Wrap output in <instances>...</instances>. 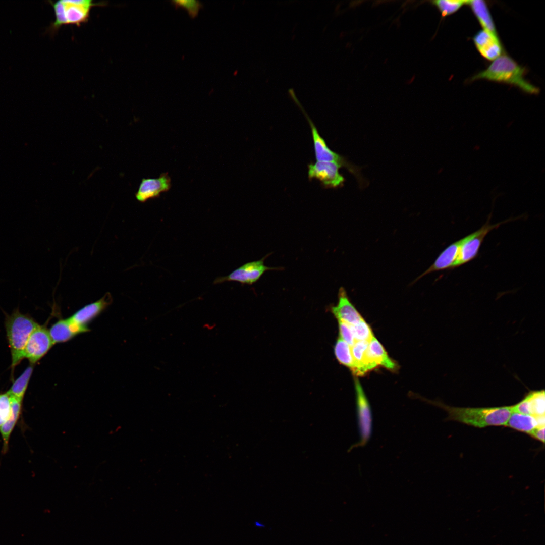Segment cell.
Wrapping results in <instances>:
<instances>
[{"mask_svg":"<svg viewBox=\"0 0 545 545\" xmlns=\"http://www.w3.org/2000/svg\"><path fill=\"white\" fill-rule=\"evenodd\" d=\"M448 413L446 420L456 421L477 428L505 426L512 411L511 406L495 407H457L440 401L425 399Z\"/></svg>","mask_w":545,"mask_h":545,"instance_id":"cell-1","label":"cell"},{"mask_svg":"<svg viewBox=\"0 0 545 545\" xmlns=\"http://www.w3.org/2000/svg\"><path fill=\"white\" fill-rule=\"evenodd\" d=\"M526 69L506 54H502L488 67L472 76L470 81L485 79L504 83L519 88L525 93L537 94L539 89L525 78Z\"/></svg>","mask_w":545,"mask_h":545,"instance_id":"cell-2","label":"cell"},{"mask_svg":"<svg viewBox=\"0 0 545 545\" xmlns=\"http://www.w3.org/2000/svg\"><path fill=\"white\" fill-rule=\"evenodd\" d=\"M39 324L29 315L22 313L18 308L6 316L5 326L11 355V369L24 359V350L32 332Z\"/></svg>","mask_w":545,"mask_h":545,"instance_id":"cell-3","label":"cell"},{"mask_svg":"<svg viewBox=\"0 0 545 545\" xmlns=\"http://www.w3.org/2000/svg\"><path fill=\"white\" fill-rule=\"evenodd\" d=\"M52 6L55 19L46 29L45 33L53 36L63 25H80L88 21L92 8L105 5V2L92 0H59L48 1Z\"/></svg>","mask_w":545,"mask_h":545,"instance_id":"cell-4","label":"cell"},{"mask_svg":"<svg viewBox=\"0 0 545 545\" xmlns=\"http://www.w3.org/2000/svg\"><path fill=\"white\" fill-rule=\"evenodd\" d=\"M490 216L485 223L476 231L461 239L458 257L455 268L468 263L476 258L485 236L493 230L501 225L513 220L508 219L495 224H490Z\"/></svg>","mask_w":545,"mask_h":545,"instance_id":"cell-5","label":"cell"},{"mask_svg":"<svg viewBox=\"0 0 545 545\" xmlns=\"http://www.w3.org/2000/svg\"><path fill=\"white\" fill-rule=\"evenodd\" d=\"M356 395V413L360 436L359 441L352 445L350 450L365 446L372 432L373 416L369 401L358 379L355 380Z\"/></svg>","mask_w":545,"mask_h":545,"instance_id":"cell-6","label":"cell"},{"mask_svg":"<svg viewBox=\"0 0 545 545\" xmlns=\"http://www.w3.org/2000/svg\"><path fill=\"white\" fill-rule=\"evenodd\" d=\"M267 256L259 260L246 263L233 271L226 276L216 278L214 284L223 283L226 281H236L243 284L251 285L257 282L266 271L282 269L279 267H270L264 264V261Z\"/></svg>","mask_w":545,"mask_h":545,"instance_id":"cell-7","label":"cell"},{"mask_svg":"<svg viewBox=\"0 0 545 545\" xmlns=\"http://www.w3.org/2000/svg\"><path fill=\"white\" fill-rule=\"evenodd\" d=\"M53 345L48 329L39 324L27 341L24 350V358L34 364L47 354Z\"/></svg>","mask_w":545,"mask_h":545,"instance_id":"cell-8","label":"cell"},{"mask_svg":"<svg viewBox=\"0 0 545 545\" xmlns=\"http://www.w3.org/2000/svg\"><path fill=\"white\" fill-rule=\"evenodd\" d=\"M303 108L301 107V110L306 117L311 128L316 161L334 162L340 167L346 168L353 174L355 173L354 166H351L343 156L334 152L328 147L325 141L321 136L316 126Z\"/></svg>","mask_w":545,"mask_h":545,"instance_id":"cell-9","label":"cell"},{"mask_svg":"<svg viewBox=\"0 0 545 545\" xmlns=\"http://www.w3.org/2000/svg\"><path fill=\"white\" fill-rule=\"evenodd\" d=\"M341 167L330 162L316 161L308 166V175L310 180H318L326 188H335L342 185L344 177L340 174Z\"/></svg>","mask_w":545,"mask_h":545,"instance_id":"cell-10","label":"cell"},{"mask_svg":"<svg viewBox=\"0 0 545 545\" xmlns=\"http://www.w3.org/2000/svg\"><path fill=\"white\" fill-rule=\"evenodd\" d=\"M171 187V180L168 173H163L157 178H143L135 197L138 201L145 202L159 197L161 193L169 190Z\"/></svg>","mask_w":545,"mask_h":545,"instance_id":"cell-11","label":"cell"},{"mask_svg":"<svg viewBox=\"0 0 545 545\" xmlns=\"http://www.w3.org/2000/svg\"><path fill=\"white\" fill-rule=\"evenodd\" d=\"M472 40L480 54L487 60L493 61L502 54L503 48L499 37L484 30L478 31Z\"/></svg>","mask_w":545,"mask_h":545,"instance_id":"cell-12","label":"cell"},{"mask_svg":"<svg viewBox=\"0 0 545 545\" xmlns=\"http://www.w3.org/2000/svg\"><path fill=\"white\" fill-rule=\"evenodd\" d=\"M511 406L513 412L536 416H544V391H530L520 402Z\"/></svg>","mask_w":545,"mask_h":545,"instance_id":"cell-13","label":"cell"},{"mask_svg":"<svg viewBox=\"0 0 545 545\" xmlns=\"http://www.w3.org/2000/svg\"><path fill=\"white\" fill-rule=\"evenodd\" d=\"M110 293H106L101 298L83 307L69 318L76 324L88 328L87 324L99 315L112 302Z\"/></svg>","mask_w":545,"mask_h":545,"instance_id":"cell-14","label":"cell"},{"mask_svg":"<svg viewBox=\"0 0 545 545\" xmlns=\"http://www.w3.org/2000/svg\"><path fill=\"white\" fill-rule=\"evenodd\" d=\"M338 296V303L336 305L331 307V311L338 320L353 325L363 319L358 310L350 301L344 287L340 288Z\"/></svg>","mask_w":545,"mask_h":545,"instance_id":"cell-15","label":"cell"},{"mask_svg":"<svg viewBox=\"0 0 545 545\" xmlns=\"http://www.w3.org/2000/svg\"><path fill=\"white\" fill-rule=\"evenodd\" d=\"M461 239L455 241L443 250L433 263L424 272L418 276L413 283L430 273L455 268L459 252Z\"/></svg>","mask_w":545,"mask_h":545,"instance_id":"cell-16","label":"cell"},{"mask_svg":"<svg viewBox=\"0 0 545 545\" xmlns=\"http://www.w3.org/2000/svg\"><path fill=\"white\" fill-rule=\"evenodd\" d=\"M368 347L369 342L365 341H355L351 346L354 363L353 372L356 375H363L377 366L370 355Z\"/></svg>","mask_w":545,"mask_h":545,"instance_id":"cell-17","label":"cell"},{"mask_svg":"<svg viewBox=\"0 0 545 545\" xmlns=\"http://www.w3.org/2000/svg\"><path fill=\"white\" fill-rule=\"evenodd\" d=\"M89 330L88 328L78 325L68 318L60 319L55 322L48 329V332L54 344L67 342L77 335Z\"/></svg>","mask_w":545,"mask_h":545,"instance_id":"cell-18","label":"cell"},{"mask_svg":"<svg viewBox=\"0 0 545 545\" xmlns=\"http://www.w3.org/2000/svg\"><path fill=\"white\" fill-rule=\"evenodd\" d=\"M544 425V416H536L512 412L504 426L528 434L534 428Z\"/></svg>","mask_w":545,"mask_h":545,"instance_id":"cell-19","label":"cell"},{"mask_svg":"<svg viewBox=\"0 0 545 545\" xmlns=\"http://www.w3.org/2000/svg\"><path fill=\"white\" fill-rule=\"evenodd\" d=\"M11 412L8 420L0 427V434L3 440L2 453L5 454L9 449L11 434L19 420L22 412L23 400L10 396Z\"/></svg>","mask_w":545,"mask_h":545,"instance_id":"cell-20","label":"cell"},{"mask_svg":"<svg viewBox=\"0 0 545 545\" xmlns=\"http://www.w3.org/2000/svg\"><path fill=\"white\" fill-rule=\"evenodd\" d=\"M466 5L471 8L483 28V30L499 37L493 19L486 2L482 0L467 1Z\"/></svg>","mask_w":545,"mask_h":545,"instance_id":"cell-21","label":"cell"},{"mask_svg":"<svg viewBox=\"0 0 545 545\" xmlns=\"http://www.w3.org/2000/svg\"><path fill=\"white\" fill-rule=\"evenodd\" d=\"M368 347L370 355L377 365H380L391 370L396 369L395 362L389 357L382 345L374 337L369 342Z\"/></svg>","mask_w":545,"mask_h":545,"instance_id":"cell-22","label":"cell"},{"mask_svg":"<svg viewBox=\"0 0 545 545\" xmlns=\"http://www.w3.org/2000/svg\"><path fill=\"white\" fill-rule=\"evenodd\" d=\"M34 365L30 364L13 383L8 391L9 395L23 400L33 371Z\"/></svg>","mask_w":545,"mask_h":545,"instance_id":"cell-23","label":"cell"},{"mask_svg":"<svg viewBox=\"0 0 545 545\" xmlns=\"http://www.w3.org/2000/svg\"><path fill=\"white\" fill-rule=\"evenodd\" d=\"M334 353L338 361L341 364L350 368L353 372L354 369V363L351 346L339 338L336 343Z\"/></svg>","mask_w":545,"mask_h":545,"instance_id":"cell-24","label":"cell"},{"mask_svg":"<svg viewBox=\"0 0 545 545\" xmlns=\"http://www.w3.org/2000/svg\"><path fill=\"white\" fill-rule=\"evenodd\" d=\"M431 4L439 11L442 17L451 15L466 5L467 1L435 0L430 1Z\"/></svg>","mask_w":545,"mask_h":545,"instance_id":"cell-25","label":"cell"},{"mask_svg":"<svg viewBox=\"0 0 545 545\" xmlns=\"http://www.w3.org/2000/svg\"><path fill=\"white\" fill-rule=\"evenodd\" d=\"M350 325L355 341H365L369 342L374 337L370 327L363 318L355 325Z\"/></svg>","mask_w":545,"mask_h":545,"instance_id":"cell-26","label":"cell"},{"mask_svg":"<svg viewBox=\"0 0 545 545\" xmlns=\"http://www.w3.org/2000/svg\"><path fill=\"white\" fill-rule=\"evenodd\" d=\"M171 3L176 7H182L186 10L190 17H196L203 6L198 0H172Z\"/></svg>","mask_w":545,"mask_h":545,"instance_id":"cell-27","label":"cell"},{"mask_svg":"<svg viewBox=\"0 0 545 545\" xmlns=\"http://www.w3.org/2000/svg\"><path fill=\"white\" fill-rule=\"evenodd\" d=\"M11 412L10 396L6 393H0V427L9 418Z\"/></svg>","mask_w":545,"mask_h":545,"instance_id":"cell-28","label":"cell"},{"mask_svg":"<svg viewBox=\"0 0 545 545\" xmlns=\"http://www.w3.org/2000/svg\"><path fill=\"white\" fill-rule=\"evenodd\" d=\"M340 338L352 346L355 342L351 325L345 322L338 320Z\"/></svg>","mask_w":545,"mask_h":545,"instance_id":"cell-29","label":"cell"},{"mask_svg":"<svg viewBox=\"0 0 545 545\" xmlns=\"http://www.w3.org/2000/svg\"><path fill=\"white\" fill-rule=\"evenodd\" d=\"M544 425L540 426L533 429L528 434L543 444L544 443Z\"/></svg>","mask_w":545,"mask_h":545,"instance_id":"cell-30","label":"cell"}]
</instances>
